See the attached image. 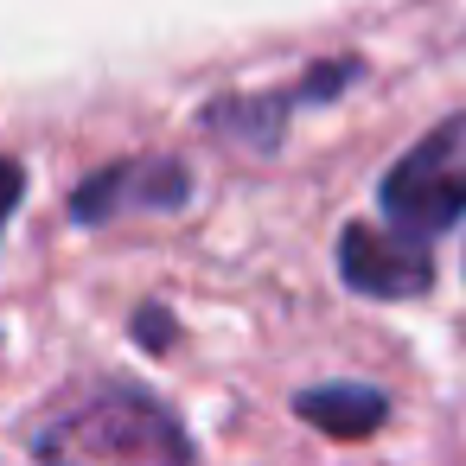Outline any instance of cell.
<instances>
[{"mask_svg":"<svg viewBox=\"0 0 466 466\" xmlns=\"http://www.w3.org/2000/svg\"><path fill=\"white\" fill-rule=\"evenodd\" d=\"M33 447L46 460H192V434L141 390H96L52 415Z\"/></svg>","mask_w":466,"mask_h":466,"instance_id":"cell-1","label":"cell"},{"mask_svg":"<svg viewBox=\"0 0 466 466\" xmlns=\"http://www.w3.org/2000/svg\"><path fill=\"white\" fill-rule=\"evenodd\" d=\"M377 205L396 230L434 237L466 211V116H447L434 135H421L377 186Z\"/></svg>","mask_w":466,"mask_h":466,"instance_id":"cell-2","label":"cell"},{"mask_svg":"<svg viewBox=\"0 0 466 466\" xmlns=\"http://www.w3.org/2000/svg\"><path fill=\"white\" fill-rule=\"evenodd\" d=\"M339 275L370 294V300H409V294H428L434 281V262L421 249L415 230H370V224H351L339 237Z\"/></svg>","mask_w":466,"mask_h":466,"instance_id":"cell-3","label":"cell"},{"mask_svg":"<svg viewBox=\"0 0 466 466\" xmlns=\"http://www.w3.org/2000/svg\"><path fill=\"white\" fill-rule=\"evenodd\" d=\"M186 198H192L186 167L154 154V160H116V167H103L90 186H77L71 218H77V224H109V218H122V211H179Z\"/></svg>","mask_w":466,"mask_h":466,"instance_id":"cell-4","label":"cell"},{"mask_svg":"<svg viewBox=\"0 0 466 466\" xmlns=\"http://www.w3.org/2000/svg\"><path fill=\"white\" fill-rule=\"evenodd\" d=\"M294 415L313 421V428L332 434V441H364V434L383 428L390 402H383L370 383H319V390H300V396H294Z\"/></svg>","mask_w":466,"mask_h":466,"instance_id":"cell-5","label":"cell"},{"mask_svg":"<svg viewBox=\"0 0 466 466\" xmlns=\"http://www.w3.org/2000/svg\"><path fill=\"white\" fill-rule=\"evenodd\" d=\"M20 192H26L20 160H7V154H0V230H7V218H14V205H20Z\"/></svg>","mask_w":466,"mask_h":466,"instance_id":"cell-6","label":"cell"}]
</instances>
